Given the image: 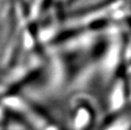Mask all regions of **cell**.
Instances as JSON below:
<instances>
[{"mask_svg":"<svg viewBox=\"0 0 131 130\" xmlns=\"http://www.w3.org/2000/svg\"><path fill=\"white\" fill-rule=\"evenodd\" d=\"M98 115L99 111L92 101L79 96L72 101L69 107V130H96Z\"/></svg>","mask_w":131,"mask_h":130,"instance_id":"cell-1","label":"cell"},{"mask_svg":"<svg viewBox=\"0 0 131 130\" xmlns=\"http://www.w3.org/2000/svg\"><path fill=\"white\" fill-rule=\"evenodd\" d=\"M97 130H131V107L117 115L104 117Z\"/></svg>","mask_w":131,"mask_h":130,"instance_id":"cell-2","label":"cell"}]
</instances>
